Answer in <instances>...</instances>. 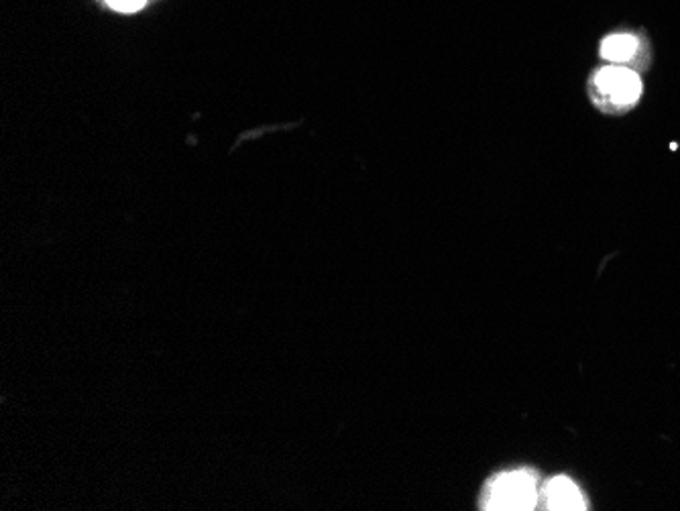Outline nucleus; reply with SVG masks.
Listing matches in <instances>:
<instances>
[{
    "mask_svg": "<svg viewBox=\"0 0 680 511\" xmlns=\"http://www.w3.org/2000/svg\"><path fill=\"white\" fill-rule=\"evenodd\" d=\"M538 503L536 475L532 471H514L499 475L489 483L483 497V509H534Z\"/></svg>",
    "mask_w": 680,
    "mask_h": 511,
    "instance_id": "obj_1",
    "label": "nucleus"
},
{
    "mask_svg": "<svg viewBox=\"0 0 680 511\" xmlns=\"http://www.w3.org/2000/svg\"><path fill=\"white\" fill-rule=\"evenodd\" d=\"M595 86L603 96H607L611 102L621 104V106L634 104L642 94V82L638 74L628 68H617V66L603 68L595 76Z\"/></svg>",
    "mask_w": 680,
    "mask_h": 511,
    "instance_id": "obj_2",
    "label": "nucleus"
},
{
    "mask_svg": "<svg viewBox=\"0 0 680 511\" xmlns=\"http://www.w3.org/2000/svg\"><path fill=\"white\" fill-rule=\"evenodd\" d=\"M542 493H544V501L548 509L579 511V509H585L587 505L579 487L566 477H554L552 481L546 483Z\"/></svg>",
    "mask_w": 680,
    "mask_h": 511,
    "instance_id": "obj_3",
    "label": "nucleus"
},
{
    "mask_svg": "<svg viewBox=\"0 0 680 511\" xmlns=\"http://www.w3.org/2000/svg\"><path fill=\"white\" fill-rule=\"evenodd\" d=\"M638 51V39L630 33H617L609 35L601 43V58L613 62V64H626L630 62Z\"/></svg>",
    "mask_w": 680,
    "mask_h": 511,
    "instance_id": "obj_4",
    "label": "nucleus"
}]
</instances>
